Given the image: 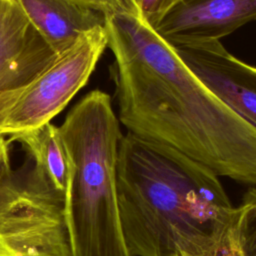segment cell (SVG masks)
I'll use <instances>...</instances> for the list:
<instances>
[{
  "label": "cell",
  "mask_w": 256,
  "mask_h": 256,
  "mask_svg": "<svg viewBox=\"0 0 256 256\" xmlns=\"http://www.w3.org/2000/svg\"><path fill=\"white\" fill-rule=\"evenodd\" d=\"M119 121L217 176L256 185V129L217 98L136 12L106 15Z\"/></svg>",
  "instance_id": "1"
},
{
  "label": "cell",
  "mask_w": 256,
  "mask_h": 256,
  "mask_svg": "<svg viewBox=\"0 0 256 256\" xmlns=\"http://www.w3.org/2000/svg\"><path fill=\"white\" fill-rule=\"evenodd\" d=\"M116 183L132 256H237L236 207L204 165L127 132L119 144Z\"/></svg>",
  "instance_id": "2"
},
{
  "label": "cell",
  "mask_w": 256,
  "mask_h": 256,
  "mask_svg": "<svg viewBox=\"0 0 256 256\" xmlns=\"http://www.w3.org/2000/svg\"><path fill=\"white\" fill-rule=\"evenodd\" d=\"M58 128L70 161L64 217L72 256H132L123 236L116 183L123 135L110 96L91 91Z\"/></svg>",
  "instance_id": "3"
},
{
  "label": "cell",
  "mask_w": 256,
  "mask_h": 256,
  "mask_svg": "<svg viewBox=\"0 0 256 256\" xmlns=\"http://www.w3.org/2000/svg\"><path fill=\"white\" fill-rule=\"evenodd\" d=\"M0 256H72L64 197L34 165L0 182Z\"/></svg>",
  "instance_id": "4"
},
{
  "label": "cell",
  "mask_w": 256,
  "mask_h": 256,
  "mask_svg": "<svg viewBox=\"0 0 256 256\" xmlns=\"http://www.w3.org/2000/svg\"><path fill=\"white\" fill-rule=\"evenodd\" d=\"M107 47L105 26L82 34L21 94L0 126L1 135H18L49 123L88 81Z\"/></svg>",
  "instance_id": "5"
},
{
  "label": "cell",
  "mask_w": 256,
  "mask_h": 256,
  "mask_svg": "<svg viewBox=\"0 0 256 256\" xmlns=\"http://www.w3.org/2000/svg\"><path fill=\"white\" fill-rule=\"evenodd\" d=\"M58 56L17 0H0V126L23 91Z\"/></svg>",
  "instance_id": "6"
},
{
  "label": "cell",
  "mask_w": 256,
  "mask_h": 256,
  "mask_svg": "<svg viewBox=\"0 0 256 256\" xmlns=\"http://www.w3.org/2000/svg\"><path fill=\"white\" fill-rule=\"evenodd\" d=\"M173 48L182 62L217 98L256 129V67L231 55L220 40Z\"/></svg>",
  "instance_id": "7"
},
{
  "label": "cell",
  "mask_w": 256,
  "mask_h": 256,
  "mask_svg": "<svg viewBox=\"0 0 256 256\" xmlns=\"http://www.w3.org/2000/svg\"><path fill=\"white\" fill-rule=\"evenodd\" d=\"M256 20V0H176L152 28L171 47L220 40Z\"/></svg>",
  "instance_id": "8"
},
{
  "label": "cell",
  "mask_w": 256,
  "mask_h": 256,
  "mask_svg": "<svg viewBox=\"0 0 256 256\" xmlns=\"http://www.w3.org/2000/svg\"><path fill=\"white\" fill-rule=\"evenodd\" d=\"M29 22L58 54L85 32L105 26L106 15L74 0H17Z\"/></svg>",
  "instance_id": "9"
},
{
  "label": "cell",
  "mask_w": 256,
  "mask_h": 256,
  "mask_svg": "<svg viewBox=\"0 0 256 256\" xmlns=\"http://www.w3.org/2000/svg\"><path fill=\"white\" fill-rule=\"evenodd\" d=\"M29 152L33 165L45 176L51 187L64 197L70 161L59 128L46 123L28 132L11 136Z\"/></svg>",
  "instance_id": "10"
},
{
  "label": "cell",
  "mask_w": 256,
  "mask_h": 256,
  "mask_svg": "<svg viewBox=\"0 0 256 256\" xmlns=\"http://www.w3.org/2000/svg\"><path fill=\"white\" fill-rule=\"evenodd\" d=\"M234 244L237 256H256V185L236 207Z\"/></svg>",
  "instance_id": "11"
},
{
  "label": "cell",
  "mask_w": 256,
  "mask_h": 256,
  "mask_svg": "<svg viewBox=\"0 0 256 256\" xmlns=\"http://www.w3.org/2000/svg\"><path fill=\"white\" fill-rule=\"evenodd\" d=\"M176 0H134L139 18L151 28L171 8Z\"/></svg>",
  "instance_id": "12"
},
{
  "label": "cell",
  "mask_w": 256,
  "mask_h": 256,
  "mask_svg": "<svg viewBox=\"0 0 256 256\" xmlns=\"http://www.w3.org/2000/svg\"><path fill=\"white\" fill-rule=\"evenodd\" d=\"M93 9L103 12L105 15H109L119 11H133V8L126 0H74Z\"/></svg>",
  "instance_id": "13"
},
{
  "label": "cell",
  "mask_w": 256,
  "mask_h": 256,
  "mask_svg": "<svg viewBox=\"0 0 256 256\" xmlns=\"http://www.w3.org/2000/svg\"><path fill=\"white\" fill-rule=\"evenodd\" d=\"M8 145L9 141H6L4 135L0 134V182L8 178L13 171L10 164Z\"/></svg>",
  "instance_id": "14"
},
{
  "label": "cell",
  "mask_w": 256,
  "mask_h": 256,
  "mask_svg": "<svg viewBox=\"0 0 256 256\" xmlns=\"http://www.w3.org/2000/svg\"><path fill=\"white\" fill-rule=\"evenodd\" d=\"M128 3H129V5L133 8V10L136 12V8H135V4H134V0H126ZM137 13V12H136Z\"/></svg>",
  "instance_id": "15"
}]
</instances>
